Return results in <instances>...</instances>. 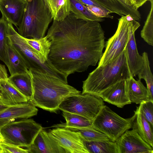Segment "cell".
<instances>
[{
  "label": "cell",
  "instance_id": "obj_31",
  "mask_svg": "<svg viewBox=\"0 0 153 153\" xmlns=\"http://www.w3.org/2000/svg\"><path fill=\"white\" fill-rule=\"evenodd\" d=\"M144 25L141 31V37L149 45L153 46V1Z\"/></svg>",
  "mask_w": 153,
  "mask_h": 153
},
{
  "label": "cell",
  "instance_id": "obj_37",
  "mask_svg": "<svg viewBox=\"0 0 153 153\" xmlns=\"http://www.w3.org/2000/svg\"><path fill=\"white\" fill-rule=\"evenodd\" d=\"M127 4L135 7L136 0H123Z\"/></svg>",
  "mask_w": 153,
  "mask_h": 153
},
{
  "label": "cell",
  "instance_id": "obj_2",
  "mask_svg": "<svg viewBox=\"0 0 153 153\" xmlns=\"http://www.w3.org/2000/svg\"><path fill=\"white\" fill-rule=\"evenodd\" d=\"M31 76L33 95L30 101L36 107L56 112L62 102L81 92L55 76L33 69L28 70Z\"/></svg>",
  "mask_w": 153,
  "mask_h": 153
},
{
  "label": "cell",
  "instance_id": "obj_15",
  "mask_svg": "<svg viewBox=\"0 0 153 153\" xmlns=\"http://www.w3.org/2000/svg\"><path fill=\"white\" fill-rule=\"evenodd\" d=\"M99 96L103 101L120 108L131 103L128 95L126 80L121 81L111 86Z\"/></svg>",
  "mask_w": 153,
  "mask_h": 153
},
{
  "label": "cell",
  "instance_id": "obj_23",
  "mask_svg": "<svg viewBox=\"0 0 153 153\" xmlns=\"http://www.w3.org/2000/svg\"><path fill=\"white\" fill-rule=\"evenodd\" d=\"M24 38L42 63L50 62L48 57L50 51L51 43L46 36L37 39Z\"/></svg>",
  "mask_w": 153,
  "mask_h": 153
},
{
  "label": "cell",
  "instance_id": "obj_3",
  "mask_svg": "<svg viewBox=\"0 0 153 153\" xmlns=\"http://www.w3.org/2000/svg\"><path fill=\"white\" fill-rule=\"evenodd\" d=\"M131 76L128 66L125 49L114 60L97 67L83 81L82 94L99 96L102 91Z\"/></svg>",
  "mask_w": 153,
  "mask_h": 153
},
{
  "label": "cell",
  "instance_id": "obj_35",
  "mask_svg": "<svg viewBox=\"0 0 153 153\" xmlns=\"http://www.w3.org/2000/svg\"><path fill=\"white\" fill-rule=\"evenodd\" d=\"M86 5H92L97 7L107 10L103 6L97 2L95 0H78ZM108 11V10H107Z\"/></svg>",
  "mask_w": 153,
  "mask_h": 153
},
{
  "label": "cell",
  "instance_id": "obj_12",
  "mask_svg": "<svg viewBox=\"0 0 153 153\" xmlns=\"http://www.w3.org/2000/svg\"><path fill=\"white\" fill-rule=\"evenodd\" d=\"M140 25L138 21L133 19L129 40L125 48L128 66L133 77L141 71L143 66L142 57L138 52L135 37V32Z\"/></svg>",
  "mask_w": 153,
  "mask_h": 153
},
{
  "label": "cell",
  "instance_id": "obj_30",
  "mask_svg": "<svg viewBox=\"0 0 153 153\" xmlns=\"http://www.w3.org/2000/svg\"><path fill=\"white\" fill-rule=\"evenodd\" d=\"M65 128L79 132L84 141H95L110 140L106 134L95 128L89 129L70 127Z\"/></svg>",
  "mask_w": 153,
  "mask_h": 153
},
{
  "label": "cell",
  "instance_id": "obj_8",
  "mask_svg": "<svg viewBox=\"0 0 153 153\" xmlns=\"http://www.w3.org/2000/svg\"><path fill=\"white\" fill-rule=\"evenodd\" d=\"M104 105L100 96L80 93L65 99L59 109L80 115L92 122Z\"/></svg>",
  "mask_w": 153,
  "mask_h": 153
},
{
  "label": "cell",
  "instance_id": "obj_42",
  "mask_svg": "<svg viewBox=\"0 0 153 153\" xmlns=\"http://www.w3.org/2000/svg\"></svg>",
  "mask_w": 153,
  "mask_h": 153
},
{
  "label": "cell",
  "instance_id": "obj_25",
  "mask_svg": "<svg viewBox=\"0 0 153 153\" xmlns=\"http://www.w3.org/2000/svg\"><path fill=\"white\" fill-rule=\"evenodd\" d=\"M62 115L66 123L55 125L52 127L94 128L92 122L83 117L65 111H62Z\"/></svg>",
  "mask_w": 153,
  "mask_h": 153
},
{
  "label": "cell",
  "instance_id": "obj_13",
  "mask_svg": "<svg viewBox=\"0 0 153 153\" xmlns=\"http://www.w3.org/2000/svg\"><path fill=\"white\" fill-rule=\"evenodd\" d=\"M38 109L29 101L8 106L0 112V130L4 126L17 119L28 118L36 115Z\"/></svg>",
  "mask_w": 153,
  "mask_h": 153
},
{
  "label": "cell",
  "instance_id": "obj_41",
  "mask_svg": "<svg viewBox=\"0 0 153 153\" xmlns=\"http://www.w3.org/2000/svg\"><path fill=\"white\" fill-rule=\"evenodd\" d=\"M1 90L0 88V99L1 98Z\"/></svg>",
  "mask_w": 153,
  "mask_h": 153
},
{
  "label": "cell",
  "instance_id": "obj_20",
  "mask_svg": "<svg viewBox=\"0 0 153 153\" xmlns=\"http://www.w3.org/2000/svg\"><path fill=\"white\" fill-rule=\"evenodd\" d=\"M7 80L28 101L31 100L33 90L31 77L29 70L25 73L10 75Z\"/></svg>",
  "mask_w": 153,
  "mask_h": 153
},
{
  "label": "cell",
  "instance_id": "obj_39",
  "mask_svg": "<svg viewBox=\"0 0 153 153\" xmlns=\"http://www.w3.org/2000/svg\"><path fill=\"white\" fill-rule=\"evenodd\" d=\"M4 138L0 133V143H1L3 142H4Z\"/></svg>",
  "mask_w": 153,
  "mask_h": 153
},
{
  "label": "cell",
  "instance_id": "obj_36",
  "mask_svg": "<svg viewBox=\"0 0 153 153\" xmlns=\"http://www.w3.org/2000/svg\"><path fill=\"white\" fill-rule=\"evenodd\" d=\"M8 74L4 65L0 64V81L7 79Z\"/></svg>",
  "mask_w": 153,
  "mask_h": 153
},
{
  "label": "cell",
  "instance_id": "obj_7",
  "mask_svg": "<svg viewBox=\"0 0 153 153\" xmlns=\"http://www.w3.org/2000/svg\"><path fill=\"white\" fill-rule=\"evenodd\" d=\"M135 114L124 118L106 105L102 107L92 122L93 127L106 134L109 140L116 141L126 131L132 128Z\"/></svg>",
  "mask_w": 153,
  "mask_h": 153
},
{
  "label": "cell",
  "instance_id": "obj_4",
  "mask_svg": "<svg viewBox=\"0 0 153 153\" xmlns=\"http://www.w3.org/2000/svg\"><path fill=\"white\" fill-rule=\"evenodd\" d=\"M22 19L18 33L25 38L39 39L45 36L52 16L44 0H25Z\"/></svg>",
  "mask_w": 153,
  "mask_h": 153
},
{
  "label": "cell",
  "instance_id": "obj_18",
  "mask_svg": "<svg viewBox=\"0 0 153 153\" xmlns=\"http://www.w3.org/2000/svg\"><path fill=\"white\" fill-rule=\"evenodd\" d=\"M128 95L131 103L140 104L143 102H153L148 90L140 80H135L131 76L126 80Z\"/></svg>",
  "mask_w": 153,
  "mask_h": 153
},
{
  "label": "cell",
  "instance_id": "obj_21",
  "mask_svg": "<svg viewBox=\"0 0 153 153\" xmlns=\"http://www.w3.org/2000/svg\"><path fill=\"white\" fill-rule=\"evenodd\" d=\"M134 112L135 115L132 128L135 130L142 139L153 148V128L140 112L138 106Z\"/></svg>",
  "mask_w": 153,
  "mask_h": 153
},
{
  "label": "cell",
  "instance_id": "obj_1",
  "mask_svg": "<svg viewBox=\"0 0 153 153\" xmlns=\"http://www.w3.org/2000/svg\"><path fill=\"white\" fill-rule=\"evenodd\" d=\"M46 36L51 43L48 59L67 78L95 66L105 47L99 22L77 19L71 12L62 21L53 20Z\"/></svg>",
  "mask_w": 153,
  "mask_h": 153
},
{
  "label": "cell",
  "instance_id": "obj_16",
  "mask_svg": "<svg viewBox=\"0 0 153 153\" xmlns=\"http://www.w3.org/2000/svg\"><path fill=\"white\" fill-rule=\"evenodd\" d=\"M25 3V0H0L2 17L17 28L22 19Z\"/></svg>",
  "mask_w": 153,
  "mask_h": 153
},
{
  "label": "cell",
  "instance_id": "obj_33",
  "mask_svg": "<svg viewBox=\"0 0 153 153\" xmlns=\"http://www.w3.org/2000/svg\"><path fill=\"white\" fill-rule=\"evenodd\" d=\"M87 9L94 15L101 18L113 19L114 17L111 15L109 11L100 7L92 5H86Z\"/></svg>",
  "mask_w": 153,
  "mask_h": 153
},
{
  "label": "cell",
  "instance_id": "obj_28",
  "mask_svg": "<svg viewBox=\"0 0 153 153\" xmlns=\"http://www.w3.org/2000/svg\"><path fill=\"white\" fill-rule=\"evenodd\" d=\"M141 56L143 61V68L137 75L139 80L143 79L145 81L150 96L153 99V77L150 68L148 53L144 52Z\"/></svg>",
  "mask_w": 153,
  "mask_h": 153
},
{
  "label": "cell",
  "instance_id": "obj_9",
  "mask_svg": "<svg viewBox=\"0 0 153 153\" xmlns=\"http://www.w3.org/2000/svg\"><path fill=\"white\" fill-rule=\"evenodd\" d=\"M133 19L130 15L123 16L118 19L117 30L105 43V50L99 61L98 66L113 61L124 50L129 40Z\"/></svg>",
  "mask_w": 153,
  "mask_h": 153
},
{
  "label": "cell",
  "instance_id": "obj_38",
  "mask_svg": "<svg viewBox=\"0 0 153 153\" xmlns=\"http://www.w3.org/2000/svg\"><path fill=\"white\" fill-rule=\"evenodd\" d=\"M8 106L4 104L0 99V112L7 108Z\"/></svg>",
  "mask_w": 153,
  "mask_h": 153
},
{
  "label": "cell",
  "instance_id": "obj_19",
  "mask_svg": "<svg viewBox=\"0 0 153 153\" xmlns=\"http://www.w3.org/2000/svg\"><path fill=\"white\" fill-rule=\"evenodd\" d=\"M0 88L1 94L0 100L6 105L13 106L28 101L8 81L7 79L0 81Z\"/></svg>",
  "mask_w": 153,
  "mask_h": 153
},
{
  "label": "cell",
  "instance_id": "obj_22",
  "mask_svg": "<svg viewBox=\"0 0 153 153\" xmlns=\"http://www.w3.org/2000/svg\"><path fill=\"white\" fill-rule=\"evenodd\" d=\"M53 20H63L71 12L70 0H44Z\"/></svg>",
  "mask_w": 153,
  "mask_h": 153
},
{
  "label": "cell",
  "instance_id": "obj_5",
  "mask_svg": "<svg viewBox=\"0 0 153 153\" xmlns=\"http://www.w3.org/2000/svg\"><path fill=\"white\" fill-rule=\"evenodd\" d=\"M42 126L32 119H23L10 122L0 130L6 143L27 148L33 143L42 129Z\"/></svg>",
  "mask_w": 153,
  "mask_h": 153
},
{
  "label": "cell",
  "instance_id": "obj_34",
  "mask_svg": "<svg viewBox=\"0 0 153 153\" xmlns=\"http://www.w3.org/2000/svg\"><path fill=\"white\" fill-rule=\"evenodd\" d=\"M3 151V153H28L27 149H24L21 147L8 144L4 142L0 143Z\"/></svg>",
  "mask_w": 153,
  "mask_h": 153
},
{
  "label": "cell",
  "instance_id": "obj_24",
  "mask_svg": "<svg viewBox=\"0 0 153 153\" xmlns=\"http://www.w3.org/2000/svg\"><path fill=\"white\" fill-rule=\"evenodd\" d=\"M8 56L9 61L8 68L10 75L25 73L28 71L24 60L12 46L8 39Z\"/></svg>",
  "mask_w": 153,
  "mask_h": 153
},
{
  "label": "cell",
  "instance_id": "obj_40",
  "mask_svg": "<svg viewBox=\"0 0 153 153\" xmlns=\"http://www.w3.org/2000/svg\"><path fill=\"white\" fill-rule=\"evenodd\" d=\"M0 153H3V151L0 144Z\"/></svg>",
  "mask_w": 153,
  "mask_h": 153
},
{
  "label": "cell",
  "instance_id": "obj_27",
  "mask_svg": "<svg viewBox=\"0 0 153 153\" xmlns=\"http://www.w3.org/2000/svg\"><path fill=\"white\" fill-rule=\"evenodd\" d=\"M84 142L90 153H118L115 142L110 140Z\"/></svg>",
  "mask_w": 153,
  "mask_h": 153
},
{
  "label": "cell",
  "instance_id": "obj_14",
  "mask_svg": "<svg viewBox=\"0 0 153 153\" xmlns=\"http://www.w3.org/2000/svg\"><path fill=\"white\" fill-rule=\"evenodd\" d=\"M27 149L28 153H65L50 132L43 129L37 135L32 144Z\"/></svg>",
  "mask_w": 153,
  "mask_h": 153
},
{
  "label": "cell",
  "instance_id": "obj_17",
  "mask_svg": "<svg viewBox=\"0 0 153 153\" xmlns=\"http://www.w3.org/2000/svg\"><path fill=\"white\" fill-rule=\"evenodd\" d=\"M103 6L110 12L116 13L122 16L130 15L134 19L140 21L141 15L134 6L129 5L123 0H95Z\"/></svg>",
  "mask_w": 153,
  "mask_h": 153
},
{
  "label": "cell",
  "instance_id": "obj_29",
  "mask_svg": "<svg viewBox=\"0 0 153 153\" xmlns=\"http://www.w3.org/2000/svg\"><path fill=\"white\" fill-rule=\"evenodd\" d=\"M7 22L4 18H0V60L7 68L9 66L8 56Z\"/></svg>",
  "mask_w": 153,
  "mask_h": 153
},
{
  "label": "cell",
  "instance_id": "obj_32",
  "mask_svg": "<svg viewBox=\"0 0 153 153\" xmlns=\"http://www.w3.org/2000/svg\"><path fill=\"white\" fill-rule=\"evenodd\" d=\"M140 104L139 111L153 128V102L145 101Z\"/></svg>",
  "mask_w": 153,
  "mask_h": 153
},
{
  "label": "cell",
  "instance_id": "obj_10",
  "mask_svg": "<svg viewBox=\"0 0 153 153\" xmlns=\"http://www.w3.org/2000/svg\"><path fill=\"white\" fill-rule=\"evenodd\" d=\"M65 153H90L80 134L64 127H58L50 131Z\"/></svg>",
  "mask_w": 153,
  "mask_h": 153
},
{
  "label": "cell",
  "instance_id": "obj_26",
  "mask_svg": "<svg viewBox=\"0 0 153 153\" xmlns=\"http://www.w3.org/2000/svg\"><path fill=\"white\" fill-rule=\"evenodd\" d=\"M71 12L78 19L86 21L102 22L105 20L103 18L98 17L94 15L87 9L86 5L78 0H70Z\"/></svg>",
  "mask_w": 153,
  "mask_h": 153
},
{
  "label": "cell",
  "instance_id": "obj_6",
  "mask_svg": "<svg viewBox=\"0 0 153 153\" xmlns=\"http://www.w3.org/2000/svg\"><path fill=\"white\" fill-rule=\"evenodd\" d=\"M7 36L14 48L22 58L28 69H33L55 76L65 82L67 78L57 71L50 62L42 63L33 50L27 43L24 38L20 36L14 29L13 25L7 22Z\"/></svg>",
  "mask_w": 153,
  "mask_h": 153
},
{
  "label": "cell",
  "instance_id": "obj_11",
  "mask_svg": "<svg viewBox=\"0 0 153 153\" xmlns=\"http://www.w3.org/2000/svg\"><path fill=\"white\" fill-rule=\"evenodd\" d=\"M115 142L118 153H153V148L134 129L126 131Z\"/></svg>",
  "mask_w": 153,
  "mask_h": 153
}]
</instances>
